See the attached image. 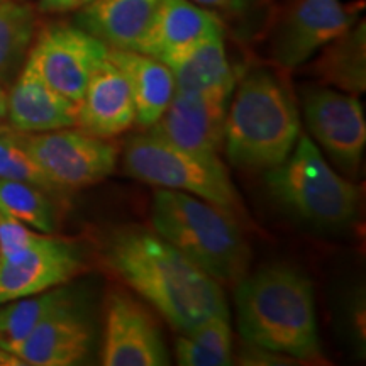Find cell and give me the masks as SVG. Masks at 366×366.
I'll list each match as a JSON object with an SVG mask.
<instances>
[{
    "instance_id": "cell-1",
    "label": "cell",
    "mask_w": 366,
    "mask_h": 366,
    "mask_svg": "<svg viewBox=\"0 0 366 366\" xmlns=\"http://www.w3.org/2000/svg\"><path fill=\"white\" fill-rule=\"evenodd\" d=\"M105 262L177 331L187 332L212 315L229 314L221 283L157 232L117 231L107 242Z\"/></svg>"
},
{
    "instance_id": "cell-2",
    "label": "cell",
    "mask_w": 366,
    "mask_h": 366,
    "mask_svg": "<svg viewBox=\"0 0 366 366\" xmlns=\"http://www.w3.org/2000/svg\"><path fill=\"white\" fill-rule=\"evenodd\" d=\"M237 327L254 350L317 360L320 340L312 285L290 267H268L236 285Z\"/></svg>"
},
{
    "instance_id": "cell-3",
    "label": "cell",
    "mask_w": 366,
    "mask_h": 366,
    "mask_svg": "<svg viewBox=\"0 0 366 366\" xmlns=\"http://www.w3.org/2000/svg\"><path fill=\"white\" fill-rule=\"evenodd\" d=\"M299 136V107L285 81L263 68L246 73L227 105L224 151L229 162L268 172L285 162Z\"/></svg>"
},
{
    "instance_id": "cell-4",
    "label": "cell",
    "mask_w": 366,
    "mask_h": 366,
    "mask_svg": "<svg viewBox=\"0 0 366 366\" xmlns=\"http://www.w3.org/2000/svg\"><path fill=\"white\" fill-rule=\"evenodd\" d=\"M151 222L158 236L221 285L236 287L248 274L249 244L227 210L185 192L158 189Z\"/></svg>"
},
{
    "instance_id": "cell-5",
    "label": "cell",
    "mask_w": 366,
    "mask_h": 366,
    "mask_svg": "<svg viewBox=\"0 0 366 366\" xmlns=\"http://www.w3.org/2000/svg\"><path fill=\"white\" fill-rule=\"evenodd\" d=\"M267 189L278 204L315 226H345L358 216L361 190L332 170L309 136L278 167L264 172Z\"/></svg>"
},
{
    "instance_id": "cell-6",
    "label": "cell",
    "mask_w": 366,
    "mask_h": 366,
    "mask_svg": "<svg viewBox=\"0 0 366 366\" xmlns=\"http://www.w3.org/2000/svg\"><path fill=\"white\" fill-rule=\"evenodd\" d=\"M122 163L136 180L195 195L236 217L242 214L239 194L221 157H200L144 132L127 141Z\"/></svg>"
},
{
    "instance_id": "cell-7",
    "label": "cell",
    "mask_w": 366,
    "mask_h": 366,
    "mask_svg": "<svg viewBox=\"0 0 366 366\" xmlns=\"http://www.w3.org/2000/svg\"><path fill=\"white\" fill-rule=\"evenodd\" d=\"M17 136L56 192L85 189L116 170L117 149L79 127Z\"/></svg>"
},
{
    "instance_id": "cell-8",
    "label": "cell",
    "mask_w": 366,
    "mask_h": 366,
    "mask_svg": "<svg viewBox=\"0 0 366 366\" xmlns=\"http://www.w3.org/2000/svg\"><path fill=\"white\" fill-rule=\"evenodd\" d=\"M109 48L79 26L51 24L41 29L27 61L65 97L80 102L90 76L107 59Z\"/></svg>"
},
{
    "instance_id": "cell-9",
    "label": "cell",
    "mask_w": 366,
    "mask_h": 366,
    "mask_svg": "<svg viewBox=\"0 0 366 366\" xmlns=\"http://www.w3.org/2000/svg\"><path fill=\"white\" fill-rule=\"evenodd\" d=\"M356 21V11L341 0H294L272 33V56L278 66L295 70Z\"/></svg>"
},
{
    "instance_id": "cell-10",
    "label": "cell",
    "mask_w": 366,
    "mask_h": 366,
    "mask_svg": "<svg viewBox=\"0 0 366 366\" xmlns=\"http://www.w3.org/2000/svg\"><path fill=\"white\" fill-rule=\"evenodd\" d=\"M304 114L310 134L334 164L356 175L366 146V121L358 95L314 86L304 94Z\"/></svg>"
},
{
    "instance_id": "cell-11",
    "label": "cell",
    "mask_w": 366,
    "mask_h": 366,
    "mask_svg": "<svg viewBox=\"0 0 366 366\" xmlns=\"http://www.w3.org/2000/svg\"><path fill=\"white\" fill-rule=\"evenodd\" d=\"M84 267L71 242L41 232L27 248L0 256V305L63 285Z\"/></svg>"
},
{
    "instance_id": "cell-12",
    "label": "cell",
    "mask_w": 366,
    "mask_h": 366,
    "mask_svg": "<svg viewBox=\"0 0 366 366\" xmlns=\"http://www.w3.org/2000/svg\"><path fill=\"white\" fill-rule=\"evenodd\" d=\"M100 361L105 366H164L170 363L153 315L143 304L119 290H112L105 300Z\"/></svg>"
},
{
    "instance_id": "cell-13",
    "label": "cell",
    "mask_w": 366,
    "mask_h": 366,
    "mask_svg": "<svg viewBox=\"0 0 366 366\" xmlns=\"http://www.w3.org/2000/svg\"><path fill=\"white\" fill-rule=\"evenodd\" d=\"M231 99L177 92L148 132L177 148L200 157L219 158L224 151V126Z\"/></svg>"
},
{
    "instance_id": "cell-14",
    "label": "cell",
    "mask_w": 366,
    "mask_h": 366,
    "mask_svg": "<svg viewBox=\"0 0 366 366\" xmlns=\"http://www.w3.org/2000/svg\"><path fill=\"white\" fill-rule=\"evenodd\" d=\"M7 121L17 132H48L76 127L79 102L54 90L26 59L7 92Z\"/></svg>"
},
{
    "instance_id": "cell-15",
    "label": "cell",
    "mask_w": 366,
    "mask_h": 366,
    "mask_svg": "<svg viewBox=\"0 0 366 366\" xmlns=\"http://www.w3.org/2000/svg\"><path fill=\"white\" fill-rule=\"evenodd\" d=\"M136 124V104L129 81L111 59L90 76L79 102L76 127L100 139H111Z\"/></svg>"
},
{
    "instance_id": "cell-16",
    "label": "cell",
    "mask_w": 366,
    "mask_h": 366,
    "mask_svg": "<svg viewBox=\"0 0 366 366\" xmlns=\"http://www.w3.org/2000/svg\"><path fill=\"white\" fill-rule=\"evenodd\" d=\"M224 33L221 17L194 0H162L136 51L163 63L212 34Z\"/></svg>"
},
{
    "instance_id": "cell-17",
    "label": "cell",
    "mask_w": 366,
    "mask_h": 366,
    "mask_svg": "<svg viewBox=\"0 0 366 366\" xmlns=\"http://www.w3.org/2000/svg\"><path fill=\"white\" fill-rule=\"evenodd\" d=\"M94 329L75 305L48 315L14 351L21 365L70 366L89 355Z\"/></svg>"
},
{
    "instance_id": "cell-18",
    "label": "cell",
    "mask_w": 366,
    "mask_h": 366,
    "mask_svg": "<svg viewBox=\"0 0 366 366\" xmlns=\"http://www.w3.org/2000/svg\"><path fill=\"white\" fill-rule=\"evenodd\" d=\"M162 0H94L76 14V26L109 49L136 51Z\"/></svg>"
},
{
    "instance_id": "cell-19",
    "label": "cell",
    "mask_w": 366,
    "mask_h": 366,
    "mask_svg": "<svg viewBox=\"0 0 366 366\" xmlns=\"http://www.w3.org/2000/svg\"><path fill=\"white\" fill-rule=\"evenodd\" d=\"M167 65L173 73L177 92L231 99L236 89V73L229 63L224 33L199 41Z\"/></svg>"
},
{
    "instance_id": "cell-20",
    "label": "cell",
    "mask_w": 366,
    "mask_h": 366,
    "mask_svg": "<svg viewBox=\"0 0 366 366\" xmlns=\"http://www.w3.org/2000/svg\"><path fill=\"white\" fill-rule=\"evenodd\" d=\"M107 58L129 81L136 104V124L149 129L175 95L170 66L162 59L131 49H109Z\"/></svg>"
},
{
    "instance_id": "cell-21",
    "label": "cell",
    "mask_w": 366,
    "mask_h": 366,
    "mask_svg": "<svg viewBox=\"0 0 366 366\" xmlns=\"http://www.w3.org/2000/svg\"><path fill=\"white\" fill-rule=\"evenodd\" d=\"M312 75L324 85L360 95L366 90V24L356 21L346 33L320 49Z\"/></svg>"
},
{
    "instance_id": "cell-22",
    "label": "cell",
    "mask_w": 366,
    "mask_h": 366,
    "mask_svg": "<svg viewBox=\"0 0 366 366\" xmlns=\"http://www.w3.org/2000/svg\"><path fill=\"white\" fill-rule=\"evenodd\" d=\"M75 304V295L61 285L4 304L6 307L0 309V350L14 355L48 315Z\"/></svg>"
},
{
    "instance_id": "cell-23",
    "label": "cell",
    "mask_w": 366,
    "mask_h": 366,
    "mask_svg": "<svg viewBox=\"0 0 366 366\" xmlns=\"http://www.w3.org/2000/svg\"><path fill=\"white\" fill-rule=\"evenodd\" d=\"M36 36V12L24 0H0V85L12 84Z\"/></svg>"
},
{
    "instance_id": "cell-24",
    "label": "cell",
    "mask_w": 366,
    "mask_h": 366,
    "mask_svg": "<svg viewBox=\"0 0 366 366\" xmlns=\"http://www.w3.org/2000/svg\"><path fill=\"white\" fill-rule=\"evenodd\" d=\"M175 342V358L183 366H227L232 363V329L229 314L205 319Z\"/></svg>"
},
{
    "instance_id": "cell-25",
    "label": "cell",
    "mask_w": 366,
    "mask_h": 366,
    "mask_svg": "<svg viewBox=\"0 0 366 366\" xmlns=\"http://www.w3.org/2000/svg\"><path fill=\"white\" fill-rule=\"evenodd\" d=\"M0 212L43 234H51L56 227L54 209L46 190L31 183L0 178Z\"/></svg>"
},
{
    "instance_id": "cell-26",
    "label": "cell",
    "mask_w": 366,
    "mask_h": 366,
    "mask_svg": "<svg viewBox=\"0 0 366 366\" xmlns=\"http://www.w3.org/2000/svg\"><path fill=\"white\" fill-rule=\"evenodd\" d=\"M0 178L31 183L46 192H56L12 129L0 132Z\"/></svg>"
},
{
    "instance_id": "cell-27",
    "label": "cell",
    "mask_w": 366,
    "mask_h": 366,
    "mask_svg": "<svg viewBox=\"0 0 366 366\" xmlns=\"http://www.w3.org/2000/svg\"><path fill=\"white\" fill-rule=\"evenodd\" d=\"M41 232L34 231L26 224L0 212V256H9L27 246L38 237Z\"/></svg>"
},
{
    "instance_id": "cell-28",
    "label": "cell",
    "mask_w": 366,
    "mask_h": 366,
    "mask_svg": "<svg viewBox=\"0 0 366 366\" xmlns=\"http://www.w3.org/2000/svg\"><path fill=\"white\" fill-rule=\"evenodd\" d=\"M94 0H39L38 9L43 14H65L80 11Z\"/></svg>"
},
{
    "instance_id": "cell-29",
    "label": "cell",
    "mask_w": 366,
    "mask_h": 366,
    "mask_svg": "<svg viewBox=\"0 0 366 366\" xmlns=\"http://www.w3.org/2000/svg\"><path fill=\"white\" fill-rule=\"evenodd\" d=\"M194 2L214 12L221 11L226 14H241L253 6L254 0H194Z\"/></svg>"
},
{
    "instance_id": "cell-30",
    "label": "cell",
    "mask_w": 366,
    "mask_h": 366,
    "mask_svg": "<svg viewBox=\"0 0 366 366\" xmlns=\"http://www.w3.org/2000/svg\"><path fill=\"white\" fill-rule=\"evenodd\" d=\"M7 121V92L0 85V127Z\"/></svg>"
},
{
    "instance_id": "cell-31",
    "label": "cell",
    "mask_w": 366,
    "mask_h": 366,
    "mask_svg": "<svg viewBox=\"0 0 366 366\" xmlns=\"http://www.w3.org/2000/svg\"><path fill=\"white\" fill-rule=\"evenodd\" d=\"M0 365L11 366V365H21V363H19V360H17L14 355L7 353V351L0 350Z\"/></svg>"
},
{
    "instance_id": "cell-32",
    "label": "cell",
    "mask_w": 366,
    "mask_h": 366,
    "mask_svg": "<svg viewBox=\"0 0 366 366\" xmlns=\"http://www.w3.org/2000/svg\"><path fill=\"white\" fill-rule=\"evenodd\" d=\"M24 2H27V0H24Z\"/></svg>"
}]
</instances>
